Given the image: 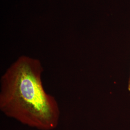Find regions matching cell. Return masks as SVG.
I'll return each instance as SVG.
<instances>
[{
  "instance_id": "2",
  "label": "cell",
  "mask_w": 130,
  "mask_h": 130,
  "mask_svg": "<svg viewBox=\"0 0 130 130\" xmlns=\"http://www.w3.org/2000/svg\"><path fill=\"white\" fill-rule=\"evenodd\" d=\"M128 91H129V93H130V77H129V82H128Z\"/></svg>"
},
{
  "instance_id": "1",
  "label": "cell",
  "mask_w": 130,
  "mask_h": 130,
  "mask_svg": "<svg viewBox=\"0 0 130 130\" xmlns=\"http://www.w3.org/2000/svg\"><path fill=\"white\" fill-rule=\"evenodd\" d=\"M42 62L20 56L1 78L0 110L6 116L40 130H53L60 111L55 97L47 93L42 82Z\"/></svg>"
}]
</instances>
